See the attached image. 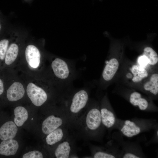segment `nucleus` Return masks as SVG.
<instances>
[{
  "label": "nucleus",
  "mask_w": 158,
  "mask_h": 158,
  "mask_svg": "<svg viewBox=\"0 0 158 158\" xmlns=\"http://www.w3.org/2000/svg\"><path fill=\"white\" fill-rule=\"evenodd\" d=\"M71 126L76 138L88 140H101L106 130L102 122L99 106L89 102L83 113Z\"/></svg>",
  "instance_id": "f257e3e1"
},
{
  "label": "nucleus",
  "mask_w": 158,
  "mask_h": 158,
  "mask_svg": "<svg viewBox=\"0 0 158 158\" xmlns=\"http://www.w3.org/2000/svg\"><path fill=\"white\" fill-rule=\"evenodd\" d=\"M63 59L56 57L50 63L48 77L62 95L70 91L69 86L76 76L74 65Z\"/></svg>",
  "instance_id": "f03ea898"
},
{
  "label": "nucleus",
  "mask_w": 158,
  "mask_h": 158,
  "mask_svg": "<svg viewBox=\"0 0 158 158\" xmlns=\"http://www.w3.org/2000/svg\"><path fill=\"white\" fill-rule=\"evenodd\" d=\"M89 100V93L86 87L70 91L63 97L62 103L71 126L83 113Z\"/></svg>",
  "instance_id": "7ed1b4c3"
},
{
  "label": "nucleus",
  "mask_w": 158,
  "mask_h": 158,
  "mask_svg": "<svg viewBox=\"0 0 158 158\" xmlns=\"http://www.w3.org/2000/svg\"><path fill=\"white\" fill-rule=\"evenodd\" d=\"M157 126V120L152 118H134L125 120L118 118L117 129L123 136L131 138L154 130Z\"/></svg>",
  "instance_id": "20e7f679"
},
{
  "label": "nucleus",
  "mask_w": 158,
  "mask_h": 158,
  "mask_svg": "<svg viewBox=\"0 0 158 158\" xmlns=\"http://www.w3.org/2000/svg\"><path fill=\"white\" fill-rule=\"evenodd\" d=\"M26 87L27 95L32 102L35 106L40 107L47 101L49 93L55 86L49 78L46 76L42 79L40 84L30 82Z\"/></svg>",
  "instance_id": "39448f33"
},
{
  "label": "nucleus",
  "mask_w": 158,
  "mask_h": 158,
  "mask_svg": "<svg viewBox=\"0 0 158 158\" xmlns=\"http://www.w3.org/2000/svg\"><path fill=\"white\" fill-rule=\"evenodd\" d=\"M119 132L113 133L112 139L120 146L122 150V158H142L147 157L140 145L136 142L125 141Z\"/></svg>",
  "instance_id": "423d86ee"
},
{
  "label": "nucleus",
  "mask_w": 158,
  "mask_h": 158,
  "mask_svg": "<svg viewBox=\"0 0 158 158\" xmlns=\"http://www.w3.org/2000/svg\"><path fill=\"white\" fill-rule=\"evenodd\" d=\"M91 157L93 158H121L122 150L113 139L104 146L89 145Z\"/></svg>",
  "instance_id": "0eeeda50"
},
{
  "label": "nucleus",
  "mask_w": 158,
  "mask_h": 158,
  "mask_svg": "<svg viewBox=\"0 0 158 158\" xmlns=\"http://www.w3.org/2000/svg\"><path fill=\"white\" fill-rule=\"evenodd\" d=\"M76 138L72 132L55 147L54 155L56 158L78 157L76 153Z\"/></svg>",
  "instance_id": "6e6552de"
},
{
  "label": "nucleus",
  "mask_w": 158,
  "mask_h": 158,
  "mask_svg": "<svg viewBox=\"0 0 158 158\" xmlns=\"http://www.w3.org/2000/svg\"><path fill=\"white\" fill-rule=\"evenodd\" d=\"M102 101L99 106L102 122L106 129L110 132L114 129H117L118 118L105 99Z\"/></svg>",
  "instance_id": "1a4fd4ad"
},
{
  "label": "nucleus",
  "mask_w": 158,
  "mask_h": 158,
  "mask_svg": "<svg viewBox=\"0 0 158 158\" xmlns=\"http://www.w3.org/2000/svg\"><path fill=\"white\" fill-rule=\"evenodd\" d=\"M25 58L27 67L31 70L37 71L43 68L44 62L42 61L40 51L35 45L30 44L26 47Z\"/></svg>",
  "instance_id": "9d476101"
},
{
  "label": "nucleus",
  "mask_w": 158,
  "mask_h": 158,
  "mask_svg": "<svg viewBox=\"0 0 158 158\" xmlns=\"http://www.w3.org/2000/svg\"><path fill=\"white\" fill-rule=\"evenodd\" d=\"M130 103L138 107L140 110L151 112H158V109L153 105L151 100L143 96L140 93L134 91L128 97Z\"/></svg>",
  "instance_id": "9b49d317"
},
{
  "label": "nucleus",
  "mask_w": 158,
  "mask_h": 158,
  "mask_svg": "<svg viewBox=\"0 0 158 158\" xmlns=\"http://www.w3.org/2000/svg\"><path fill=\"white\" fill-rule=\"evenodd\" d=\"M72 132L70 125L60 127L46 135V143L48 145L56 146Z\"/></svg>",
  "instance_id": "f8f14e48"
},
{
  "label": "nucleus",
  "mask_w": 158,
  "mask_h": 158,
  "mask_svg": "<svg viewBox=\"0 0 158 158\" xmlns=\"http://www.w3.org/2000/svg\"><path fill=\"white\" fill-rule=\"evenodd\" d=\"M25 92L23 84L19 81H15L12 83L7 88L6 97L10 101H16L23 97Z\"/></svg>",
  "instance_id": "ddd939ff"
},
{
  "label": "nucleus",
  "mask_w": 158,
  "mask_h": 158,
  "mask_svg": "<svg viewBox=\"0 0 158 158\" xmlns=\"http://www.w3.org/2000/svg\"><path fill=\"white\" fill-rule=\"evenodd\" d=\"M17 126L12 121H7L4 123L0 128V139L4 140L14 138L18 130Z\"/></svg>",
  "instance_id": "4468645a"
},
{
  "label": "nucleus",
  "mask_w": 158,
  "mask_h": 158,
  "mask_svg": "<svg viewBox=\"0 0 158 158\" xmlns=\"http://www.w3.org/2000/svg\"><path fill=\"white\" fill-rule=\"evenodd\" d=\"M19 147L17 141L10 139L3 140L0 144V154L8 156L15 155Z\"/></svg>",
  "instance_id": "2eb2a0df"
},
{
  "label": "nucleus",
  "mask_w": 158,
  "mask_h": 158,
  "mask_svg": "<svg viewBox=\"0 0 158 158\" xmlns=\"http://www.w3.org/2000/svg\"><path fill=\"white\" fill-rule=\"evenodd\" d=\"M102 73L103 79L106 81L111 80L116 72L119 66V62L115 58L111 59L107 61Z\"/></svg>",
  "instance_id": "dca6fc26"
},
{
  "label": "nucleus",
  "mask_w": 158,
  "mask_h": 158,
  "mask_svg": "<svg viewBox=\"0 0 158 158\" xmlns=\"http://www.w3.org/2000/svg\"><path fill=\"white\" fill-rule=\"evenodd\" d=\"M19 51V47L17 44L12 43L9 46L4 60L3 69L10 66L15 62L18 57Z\"/></svg>",
  "instance_id": "f3484780"
},
{
  "label": "nucleus",
  "mask_w": 158,
  "mask_h": 158,
  "mask_svg": "<svg viewBox=\"0 0 158 158\" xmlns=\"http://www.w3.org/2000/svg\"><path fill=\"white\" fill-rule=\"evenodd\" d=\"M144 90L153 96H157L158 93V74H153L149 80L144 85Z\"/></svg>",
  "instance_id": "a211bd4d"
},
{
  "label": "nucleus",
  "mask_w": 158,
  "mask_h": 158,
  "mask_svg": "<svg viewBox=\"0 0 158 158\" xmlns=\"http://www.w3.org/2000/svg\"><path fill=\"white\" fill-rule=\"evenodd\" d=\"M14 123L18 126H22L28 118V113L27 109L23 107L18 106L14 110Z\"/></svg>",
  "instance_id": "6ab92c4d"
},
{
  "label": "nucleus",
  "mask_w": 158,
  "mask_h": 158,
  "mask_svg": "<svg viewBox=\"0 0 158 158\" xmlns=\"http://www.w3.org/2000/svg\"><path fill=\"white\" fill-rule=\"evenodd\" d=\"M131 71L133 75L132 81L135 83H138L141 81L144 78L147 77L148 73L144 67L140 65H133Z\"/></svg>",
  "instance_id": "aec40b11"
},
{
  "label": "nucleus",
  "mask_w": 158,
  "mask_h": 158,
  "mask_svg": "<svg viewBox=\"0 0 158 158\" xmlns=\"http://www.w3.org/2000/svg\"><path fill=\"white\" fill-rule=\"evenodd\" d=\"M143 55L146 57L148 63L150 65H154L158 62V56L157 53L150 47H147L144 48Z\"/></svg>",
  "instance_id": "412c9836"
},
{
  "label": "nucleus",
  "mask_w": 158,
  "mask_h": 158,
  "mask_svg": "<svg viewBox=\"0 0 158 158\" xmlns=\"http://www.w3.org/2000/svg\"><path fill=\"white\" fill-rule=\"evenodd\" d=\"M44 157L42 153L37 150H33L25 154L23 158H42Z\"/></svg>",
  "instance_id": "4be33fe9"
},
{
  "label": "nucleus",
  "mask_w": 158,
  "mask_h": 158,
  "mask_svg": "<svg viewBox=\"0 0 158 158\" xmlns=\"http://www.w3.org/2000/svg\"><path fill=\"white\" fill-rule=\"evenodd\" d=\"M154 133L152 138L146 143V145H149L152 143H157L158 142V126H157L154 129Z\"/></svg>",
  "instance_id": "5701e85b"
},
{
  "label": "nucleus",
  "mask_w": 158,
  "mask_h": 158,
  "mask_svg": "<svg viewBox=\"0 0 158 158\" xmlns=\"http://www.w3.org/2000/svg\"><path fill=\"white\" fill-rule=\"evenodd\" d=\"M138 61L140 66L142 67L145 66L147 63H148V60L146 57L142 55L139 58Z\"/></svg>",
  "instance_id": "b1692460"
},
{
  "label": "nucleus",
  "mask_w": 158,
  "mask_h": 158,
  "mask_svg": "<svg viewBox=\"0 0 158 158\" xmlns=\"http://www.w3.org/2000/svg\"><path fill=\"white\" fill-rule=\"evenodd\" d=\"M5 87L4 81L1 77L0 76V95L4 93Z\"/></svg>",
  "instance_id": "393cba45"
},
{
  "label": "nucleus",
  "mask_w": 158,
  "mask_h": 158,
  "mask_svg": "<svg viewBox=\"0 0 158 158\" xmlns=\"http://www.w3.org/2000/svg\"><path fill=\"white\" fill-rule=\"evenodd\" d=\"M2 25L1 24V22L0 21V34L1 33V30H2Z\"/></svg>",
  "instance_id": "a878e982"
}]
</instances>
